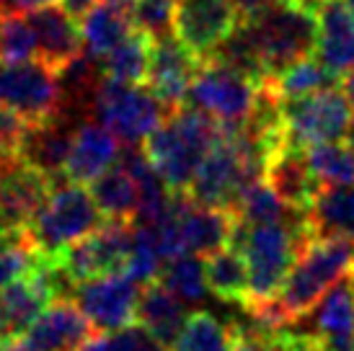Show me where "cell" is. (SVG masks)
<instances>
[{
  "label": "cell",
  "mask_w": 354,
  "mask_h": 351,
  "mask_svg": "<svg viewBox=\"0 0 354 351\" xmlns=\"http://www.w3.org/2000/svg\"><path fill=\"white\" fill-rule=\"evenodd\" d=\"M29 23L37 39V57L57 73L83 55L80 26L65 8L47 6V8L31 10Z\"/></svg>",
  "instance_id": "cell-19"
},
{
  "label": "cell",
  "mask_w": 354,
  "mask_h": 351,
  "mask_svg": "<svg viewBox=\"0 0 354 351\" xmlns=\"http://www.w3.org/2000/svg\"><path fill=\"white\" fill-rule=\"evenodd\" d=\"M205 279L207 290L217 300L238 305L246 310L248 305V266L238 248H220L217 254L205 258Z\"/></svg>",
  "instance_id": "cell-23"
},
{
  "label": "cell",
  "mask_w": 354,
  "mask_h": 351,
  "mask_svg": "<svg viewBox=\"0 0 354 351\" xmlns=\"http://www.w3.org/2000/svg\"><path fill=\"white\" fill-rule=\"evenodd\" d=\"M158 282L181 303H199L209 292L205 279V258L192 254L178 256L174 261H166Z\"/></svg>",
  "instance_id": "cell-33"
},
{
  "label": "cell",
  "mask_w": 354,
  "mask_h": 351,
  "mask_svg": "<svg viewBox=\"0 0 354 351\" xmlns=\"http://www.w3.org/2000/svg\"><path fill=\"white\" fill-rule=\"evenodd\" d=\"M264 181L274 189L282 205L303 215H310L315 199L321 194V184L315 181V176L305 163V153L287 145L266 158Z\"/></svg>",
  "instance_id": "cell-17"
},
{
  "label": "cell",
  "mask_w": 354,
  "mask_h": 351,
  "mask_svg": "<svg viewBox=\"0 0 354 351\" xmlns=\"http://www.w3.org/2000/svg\"><path fill=\"white\" fill-rule=\"evenodd\" d=\"M223 132L225 127H220L212 117L184 104L174 108L166 122L145 137L142 153L171 191H187L202 158L223 137Z\"/></svg>",
  "instance_id": "cell-2"
},
{
  "label": "cell",
  "mask_w": 354,
  "mask_h": 351,
  "mask_svg": "<svg viewBox=\"0 0 354 351\" xmlns=\"http://www.w3.org/2000/svg\"><path fill=\"white\" fill-rule=\"evenodd\" d=\"M346 8H349V13L354 16V0H346Z\"/></svg>",
  "instance_id": "cell-44"
},
{
  "label": "cell",
  "mask_w": 354,
  "mask_h": 351,
  "mask_svg": "<svg viewBox=\"0 0 354 351\" xmlns=\"http://www.w3.org/2000/svg\"><path fill=\"white\" fill-rule=\"evenodd\" d=\"M238 8V16L243 19V16H248V13H254V10L264 8V6H269L272 0H233Z\"/></svg>",
  "instance_id": "cell-41"
},
{
  "label": "cell",
  "mask_w": 354,
  "mask_h": 351,
  "mask_svg": "<svg viewBox=\"0 0 354 351\" xmlns=\"http://www.w3.org/2000/svg\"><path fill=\"white\" fill-rule=\"evenodd\" d=\"M336 75L331 70H326V65L315 57H305L295 65H290L287 70H282L277 78L266 80L272 93H274L279 101H290V98H300V96H310V93H318V91H326V88L336 86Z\"/></svg>",
  "instance_id": "cell-28"
},
{
  "label": "cell",
  "mask_w": 354,
  "mask_h": 351,
  "mask_svg": "<svg viewBox=\"0 0 354 351\" xmlns=\"http://www.w3.org/2000/svg\"><path fill=\"white\" fill-rule=\"evenodd\" d=\"M279 119L285 145L305 153L321 142H339L352 122V108L334 86L310 96L279 101Z\"/></svg>",
  "instance_id": "cell-7"
},
{
  "label": "cell",
  "mask_w": 354,
  "mask_h": 351,
  "mask_svg": "<svg viewBox=\"0 0 354 351\" xmlns=\"http://www.w3.org/2000/svg\"><path fill=\"white\" fill-rule=\"evenodd\" d=\"M41 263V256L31 240L29 227H13L0 233V290L26 279Z\"/></svg>",
  "instance_id": "cell-30"
},
{
  "label": "cell",
  "mask_w": 354,
  "mask_h": 351,
  "mask_svg": "<svg viewBox=\"0 0 354 351\" xmlns=\"http://www.w3.org/2000/svg\"><path fill=\"white\" fill-rule=\"evenodd\" d=\"M150 52H153V39L132 29L129 37H124L106 57L101 59V75L145 86L150 68Z\"/></svg>",
  "instance_id": "cell-26"
},
{
  "label": "cell",
  "mask_w": 354,
  "mask_h": 351,
  "mask_svg": "<svg viewBox=\"0 0 354 351\" xmlns=\"http://www.w3.org/2000/svg\"><path fill=\"white\" fill-rule=\"evenodd\" d=\"M315 57L336 78L354 68V16L342 0H324L318 6Z\"/></svg>",
  "instance_id": "cell-20"
},
{
  "label": "cell",
  "mask_w": 354,
  "mask_h": 351,
  "mask_svg": "<svg viewBox=\"0 0 354 351\" xmlns=\"http://www.w3.org/2000/svg\"><path fill=\"white\" fill-rule=\"evenodd\" d=\"M106 217L101 215L91 191L83 184L57 181L47 202L31 220L29 233L41 261L52 263L70 243L91 235Z\"/></svg>",
  "instance_id": "cell-4"
},
{
  "label": "cell",
  "mask_w": 354,
  "mask_h": 351,
  "mask_svg": "<svg viewBox=\"0 0 354 351\" xmlns=\"http://www.w3.org/2000/svg\"><path fill=\"white\" fill-rule=\"evenodd\" d=\"M93 108L101 124L124 145H142L150 132H156L171 114L148 86L101 75L93 88Z\"/></svg>",
  "instance_id": "cell-6"
},
{
  "label": "cell",
  "mask_w": 354,
  "mask_h": 351,
  "mask_svg": "<svg viewBox=\"0 0 354 351\" xmlns=\"http://www.w3.org/2000/svg\"><path fill=\"white\" fill-rule=\"evenodd\" d=\"M238 8L233 0H176V39L197 59H207L236 31Z\"/></svg>",
  "instance_id": "cell-13"
},
{
  "label": "cell",
  "mask_w": 354,
  "mask_h": 351,
  "mask_svg": "<svg viewBox=\"0 0 354 351\" xmlns=\"http://www.w3.org/2000/svg\"><path fill=\"white\" fill-rule=\"evenodd\" d=\"M73 135L75 129L59 122V117L47 124L31 127V135L24 147V158L31 160L34 166H39L41 171H47L55 181H62V168H65L70 145H73Z\"/></svg>",
  "instance_id": "cell-24"
},
{
  "label": "cell",
  "mask_w": 354,
  "mask_h": 351,
  "mask_svg": "<svg viewBox=\"0 0 354 351\" xmlns=\"http://www.w3.org/2000/svg\"><path fill=\"white\" fill-rule=\"evenodd\" d=\"M199 62H202V59L194 57V55L176 39V34H174V37H166V39L153 41L145 86L150 88V93H153L168 111H174V108L187 104L189 86H192V80H194V73H197Z\"/></svg>",
  "instance_id": "cell-16"
},
{
  "label": "cell",
  "mask_w": 354,
  "mask_h": 351,
  "mask_svg": "<svg viewBox=\"0 0 354 351\" xmlns=\"http://www.w3.org/2000/svg\"><path fill=\"white\" fill-rule=\"evenodd\" d=\"M31 135V124L26 119L0 106V163L3 160H16L24 158V147Z\"/></svg>",
  "instance_id": "cell-37"
},
{
  "label": "cell",
  "mask_w": 354,
  "mask_h": 351,
  "mask_svg": "<svg viewBox=\"0 0 354 351\" xmlns=\"http://www.w3.org/2000/svg\"><path fill=\"white\" fill-rule=\"evenodd\" d=\"M261 86L241 75L238 70L227 68L217 59L207 57L199 62L194 80L189 86L187 104L197 111L212 117L225 129L243 127L254 117L259 106Z\"/></svg>",
  "instance_id": "cell-5"
},
{
  "label": "cell",
  "mask_w": 354,
  "mask_h": 351,
  "mask_svg": "<svg viewBox=\"0 0 354 351\" xmlns=\"http://www.w3.org/2000/svg\"><path fill=\"white\" fill-rule=\"evenodd\" d=\"M344 140H346V147H349V153L354 155V119L349 122V127L344 132Z\"/></svg>",
  "instance_id": "cell-43"
},
{
  "label": "cell",
  "mask_w": 354,
  "mask_h": 351,
  "mask_svg": "<svg viewBox=\"0 0 354 351\" xmlns=\"http://www.w3.org/2000/svg\"><path fill=\"white\" fill-rule=\"evenodd\" d=\"M132 29L158 41L174 37L176 29V0H135L132 3Z\"/></svg>",
  "instance_id": "cell-36"
},
{
  "label": "cell",
  "mask_w": 354,
  "mask_h": 351,
  "mask_svg": "<svg viewBox=\"0 0 354 351\" xmlns=\"http://www.w3.org/2000/svg\"><path fill=\"white\" fill-rule=\"evenodd\" d=\"M318 3H324V0H318Z\"/></svg>",
  "instance_id": "cell-46"
},
{
  "label": "cell",
  "mask_w": 354,
  "mask_h": 351,
  "mask_svg": "<svg viewBox=\"0 0 354 351\" xmlns=\"http://www.w3.org/2000/svg\"><path fill=\"white\" fill-rule=\"evenodd\" d=\"M318 6V0H272L238 21L269 80L315 55Z\"/></svg>",
  "instance_id": "cell-1"
},
{
  "label": "cell",
  "mask_w": 354,
  "mask_h": 351,
  "mask_svg": "<svg viewBox=\"0 0 354 351\" xmlns=\"http://www.w3.org/2000/svg\"><path fill=\"white\" fill-rule=\"evenodd\" d=\"M0 233H3V225H0Z\"/></svg>",
  "instance_id": "cell-45"
},
{
  "label": "cell",
  "mask_w": 354,
  "mask_h": 351,
  "mask_svg": "<svg viewBox=\"0 0 354 351\" xmlns=\"http://www.w3.org/2000/svg\"><path fill=\"white\" fill-rule=\"evenodd\" d=\"M174 212L187 254L207 258L230 245L238 225V215L233 209L197 205L187 191H174Z\"/></svg>",
  "instance_id": "cell-14"
},
{
  "label": "cell",
  "mask_w": 354,
  "mask_h": 351,
  "mask_svg": "<svg viewBox=\"0 0 354 351\" xmlns=\"http://www.w3.org/2000/svg\"><path fill=\"white\" fill-rule=\"evenodd\" d=\"M163 272V258L158 251L156 233L148 225H135L132 222V245H129V256L122 274H127L135 284H153L160 279Z\"/></svg>",
  "instance_id": "cell-34"
},
{
  "label": "cell",
  "mask_w": 354,
  "mask_h": 351,
  "mask_svg": "<svg viewBox=\"0 0 354 351\" xmlns=\"http://www.w3.org/2000/svg\"><path fill=\"white\" fill-rule=\"evenodd\" d=\"M233 212L238 215V220L246 225H269V222H279L290 217L295 209H290L279 202V196L274 194V189L266 184L264 176H259L254 181H248L236 196V205H233Z\"/></svg>",
  "instance_id": "cell-31"
},
{
  "label": "cell",
  "mask_w": 354,
  "mask_h": 351,
  "mask_svg": "<svg viewBox=\"0 0 354 351\" xmlns=\"http://www.w3.org/2000/svg\"><path fill=\"white\" fill-rule=\"evenodd\" d=\"M62 83L59 73L41 59L0 65V106L16 111L31 127L59 117Z\"/></svg>",
  "instance_id": "cell-9"
},
{
  "label": "cell",
  "mask_w": 354,
  "mask_h": 351,
  "mask_svg": "<svg viewBox=\"0 0 354 351\" xmlns=\"http://www.w3.org/2000/svg\"><path fill=\"white\" fill-rule=\"evenodd\" d=\"M184 321H187L184 303L176 300L160 282L145 284V290H140L135 323L142 325L166 351L171 343L176 341Z\"/></svg>",
  "instance_id": "cell-22"
},
{
  "label": "cell",
  "mask_w": 354,
  "mask_h": 351,
  "mask_svg": "<svg viewBox=\"0 0 354 351\" xmlns=\"http://www.w3.org/2000/svg\"><path fill=\"white\" fill-rule=\"evenodd\" d=\"M37 57V39L24 13H0V65H16Z\"/></svg>",
  "instance_id": "cell-35"
},
{
  "label": "cell",
  "mask_w": 354,
  "mask_h": 351,
  "mask_svg": "<svg viewBox=\"0 0 354 351\" xmlns=\"http://www.w3.org/2000/svg\"><path fill=\"white\" fill-rule=\"evenodd\" d=\"M342 93H344L349 108L354 111V68L346 70L344 75H342Z\"/></svg>",
  "instance_id": "cell-42"
},
{
  "label": "cell",
  "mask_w": 354,
  "mask_h": 351,
  "mask_svg": "<svg viewBox=\"0 0 354 351\" xmlns=\"http://www.w3.org/2000/svg\"><path fill=\"white\" fill-rule=\"evenodd\" d=\"M55 3L57 0H0V13H31Z\"/></svg>",
  "instance_id": "cell-39"
},
{
  "label": "cell",
  "mask_w": 354,
  "mask_h": 351,
  "mask_svg": "<svg viewBox=\"0 0 354 351\" xmlns=\"http://www.w3.org/2000/svg\"><path fill=\"white\" fill-rule=\"evenodd\" d=\"M93 333L96 328L75 300L57 297L39 312V318L31 323L16 346L19 351H78Z\"/></svg>",
  "instance_id": "cell-15"
},
{
  "label": "cell",
  "mask_w": 354,
  "mask_h": 351,
  "mask_svg": "<svg viewBox=\"0 0 354 351\" xmlns=\"http://www.w3.org/2000/svg\"><path fill=\"white\" fill-rule=\"evenodd\" d=\"M55 178L26 158L0 163V225L3 230L29 227L55 189Z\"/></svg>",
  "instance_id": "cell-12"
},
{
  "label": "cell",
  "mask_w": 354,
  "mask_h": 351,
  "mask_svg": "<svg viewBox=\"0 0 354 351\" xmlns=\"http://www.w3.org/2000/svg\"><path fill=\"white\" fill-rule=\"evenodd\" d=\"M129 245H132V222L104 220L91 235L70 243L52 261V266L62 274V279L70 287H75L106 274L122 272L127 263Z\"/></svg>",
  "instance_id": "cell-8"
},
{
  "label": "cell",
  "mask_w": 354,
  "mask_h": 351,
  "mask_svg": "<svg viewBox=\"0 0 354 351\" xmlns=\"http://www.w3.org/2000/svg\"><path fill=\"white\" fill-rule=\"evenodd\" d=\"M73 290H75L73 300L96 331L114 333L135 325L140 284L132 282L127 274H106L99 279L75 284Z\"/></svg>",
  "instance_id": "cell-11"
},
{
  "label": "cell",
  "mask_w": 354,
  "mask_h": 351,
  "mask_svg": "<svg viewBox=\"0 0 354 351\" xmlns=\"http://www.w3.org/2000/svg\"><path fill=\"white\" fill-rule=\"evenodd\" d=\"M233 325L223 323L209 310H194L178 331L168 351H230Z\"/></svg>",
  "instance_id": "cell-27"
},
{
  "label": "cell",
  "mask_w": 354,
  "mask_h": 351,
  "mask_svg": "<svg viewBox=\"0 0 354 351\" xmlns=\"http://www.w3.org/2000/svg\"><path fill=\"white\" fill-rule=\"evenodd\" d=\"M119 140L104 124L83 122L75 127L68 160L62 168V178L73 184H91L93 178L106 173L119 160Z\"/></svg>",
  "instance_id": "cell-18"
},
{
  "label": "cell",
  "mask_w": 354,
  "mask_h": 351,
  "mask_svg": "<svg viewBox=\"0 0 354 351\" xmlns=\"http://www.w3.org/2000/svg\"><path fill=\"white\" fill-rule=\"evenodd\" d=\"M132 34V8L119 0H101L80 16V37L91 59H104Z\"/></svg>",
  "instance_id": "cell-21"
},
{
  "label": "cell",
  "mask_w": 354,
  "mask_h": 351,
  "mask_svg": "<svg viewBox=\"0 0 354 351\" xmlns=\"http://www.w3.org/2000/svg\"><path fill=\"white\" fill-rule=\"evenodd\" d=\"M305 163L321 189H349L354 186V155L346 145L321 142L305 150Z\"/></svg>",
  "instance_id": "cell-29"
},
{
  "label": "cell",
  "mask_w": 354,
  "mask_h": 351,
  "mask_svg": "<svg viewBox=\"0 0 354 351\" xmlns=\"http://www.w3.org/2000/svg\"><path fill=\"white\" fill-rule=\"evenodd\" d=\"M106 351H166V349L142 325L135 323V325H127L122 331L109 333Z\"/></svg>",
  "instance_id": "cell-38"
},
{
  "label": "cell",
  "mask_w": 354,
  "mask_h": 351,
  "mask_svg": "<svg viewBox=\"0 0 354 351\" xmlns=\"http://www.w3.org/2000/svg\"><path fill=\"white\" fill-rule=\"evenodd\" d=\"M70 287L52 263L41 261L26 279L0 290V349L16 343L29 331L39 312L59 297V290Z\"/></svg>",
  "instance_id": "cell-10"
},
{
  "label": "cell",
  "mask_w": 354,
  "mask_h": 351,
  "mask_svg": "<svg viewBox=\"0 0 354 351\" xmlns=\"http://www.w3.org/2000/svg\"><path fill=\"white\" fill-rule=\"evenodd\" d=\"M91 196L96 207L101 209V215L106 220H124L132 222L138 215V186L132 181V176L122 166H111L106 173H101L99 178L91 181Z\"/></svg>",
  "instance_id": "cell-25"
},
{
  "label": "cell",
  "mask_w": 354,
  "mask_h": 351,
  "mask_svg": "<svg viewBox=\"0 0 354 351\" xmlns=\"http://www.w3.org/2000/svg\"><path fill=\"white\" fill-rule=\"evenodd\" d=\"M96 3H101V0H65V10H68L73 19H80V16L88 13Z\"/></svg>",
  "instance_id": "cell-40"
},
{
  "label": "cell",
  "mask_w": 354,
  "mask_h": 351,
  "mask_svg": "<svg viewBox=\"0 0 354 351\" xmlns=\"http://www.w3.org/2000/svg\"><path fill=\"white\" fill-rule=\"evenodd\" d=\"M318 235H346L354 240V186L321 189L310 209Z\"/></svg>",
  "instance_id": "cell-32"
},
{
  "label": "cell",
  "mask_w": 354,
  "mask_h": 351,
  "mask_svg": "<svg viewBox=\"0 0 354 351\" xmlns=\"http://www.w3.org/2000/svg\"><path fill=\"white\" fill-rule=\"evenodd\" d=\"M354 272V240L346 235H315L308 240L295 266L287 274L274 300L285 310L287 321L295 323L313 310L315 303L342 276Z\"/></svg>",
  "instance_id": "cell-3"
}]
</instances>
